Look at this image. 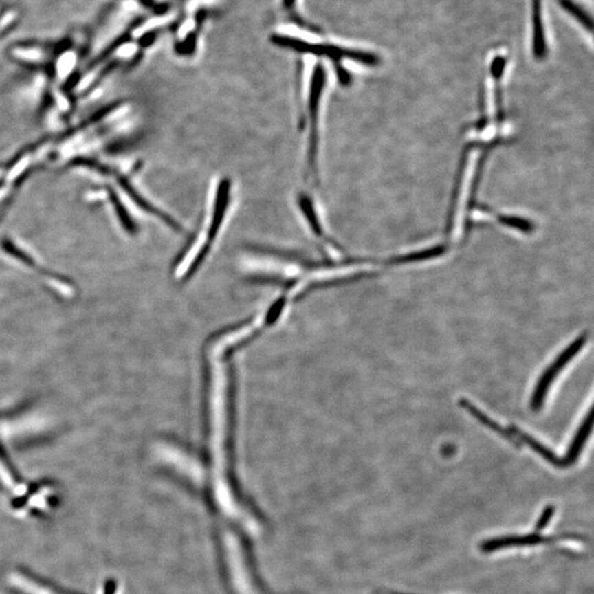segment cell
I'll list each match as a JSON object with an SVG mask.
<instances>
[{"label":"cell","instance_id":"cell-15","mask_svg":"<svg viewBox=\"0 0 594 594\" xmlns=\"http://www.w3.org/2000/svg\"><path fill=\"white\" fill-rule=\"evenodd\" d=\"M296 0H283V6L286 9H292L295 6Z\"/></svg>","mask_w":594,"mask_h":594},{"label":"cell","instance_id":"cell-9","mask_svg":"<svg viewBox=\"0 0 594 594\" xmlns=\"http://www.w3.org/2000/svg\"><path fill=\"white\" fill-rule=\"evenodd\" d=\"M533 6V51L535 58L542 60L547 54V43L542 22V0H531Z\"/></svg>","mask_w":594,"mask_h":594},{"label":"cell","instance_id":"cell-7","mask_svg":"<svg viewBox=\"0 0 594 594\" xmlns=\"http://www.w3.org/2000/svg\"><path fill=\"white\" fill-rule=\"evenodd\" d=\"M592 424H593V408L590 407V410H588L586 417L583 418L580 427L578 428L575 437L571 440L569 449L566 450V456L562 458L566 468L575 465L577 460L579 459L581 451H582L583 447L586 445L588 436L591 434Z\"/></svg>","mask_w":594,"mask_h":594},{"label":"cell","instance_id":"cell-4","mask_svg":"<svg viewBox=\"0 0 594 594\" xmlns=\"http://www.w3.org/2000/svg\"><path fill=\"white\" fill-rule=\"evenodd\" d=\"M7 583L9 588L16 594H74L21 570L9 572Z\"/></svg>","mask_w":594,"mask_h":594},{"label":"cell","instance_id":"cell-13","mask_svg":"<svg viewBox=\"0 0 594 594\" xmlns=\"http://www.w3.org/2000/svg\"><path fill=\"white\" fill-rule=\"evenodd\" d=\"M553 514H555V507H553V505H548L547 507L542 511V515L539 517V520H537L536 531H542L544 528H546V526L548 525V522H549L550 520L553 518Z\"/></svg>","mask_w":594,"mask_h":594},{"label":"cell","instance_id":"cell-1","mask_svg":"<svg viewBox=\"0 0 594 594\" xmlns=\"http://www.w3.org/2000/svg\"><path fill=\"white\" fill-rule=\"evenodd\" d=\"M271 41L275 45H278L280 47L293 50V51L300 53L327 56V58H333L336 62L346 58V60H355V62L370 66L377 65L380 62L379 56L373 54V53L346 49V47H337L333 44L309 43V42L302 41L300 38L283 36V34H273L271 36Z\"/></svg>","mask_w":594,"mask_h":594},{"label":"cell","instance_id":"cell-14","mask_svg":"<svg viewBox=\"0 0 594 594\" xmlns=\"http://www.w3.org/2000/svg\"><path fill=\"white\" fill-rule=\"evenodd\" d=\"M335 65L336 72H337L338 80H340L341 84L342 85H349L350 80H351L349 72L344 69L340 64H338V62H335Z\"/></svg>","mask_w":594,"mask_h":594},{"label":"cell","instance_id":"cell-3","mask_svg":"<svg viewBox=\"0 0 594 594\" xmlns=\"http://www.w3.org/2000/svg\"><path fill=\"white\" fill-rule=\"evenodd\" d=\"M326 84V71L322 64L317 63L314 69L313 76H311V87H309V96H308V113H309V141H308V166L313 170L311 173H316L317 154H318V124H319V108H320V98H322V91Z\"/></svg>","mask_w":594,"mask_h":594},{"label":"cell","instance_id":"cell-8","mask_svg":"<svg viewBox=\"0 0 594 594\" xmlns=\"http://www.w3.org/2000/svg\"><path fill=\"white\" fill-rule=\"evenodd\" d=\"M459 405L463 410H467L469 414H471L473 417L476 418V421L483 424L484 426H487V428L491 429L495 434H500V437H503L504 439L509 441L516 448H520V440L517 439L514 434L509 432V429L504 428L502 425L493 421L492 418L485 415L483 412L478 410V407L474 406L470 401H468L467 399H460Z\"/></svg>","mask_w":594,"mask_h":594},{"label":"cell","instance_id":"cell-10","mask_svg":"<svg viewBox=\"0 0 594 594\" xmlns=\"http://www.w3.org/2000/svg\"><path fill=\"white\" fill-rule=\"evenodd\" d=\"M509 430L512 434H514L517 439L520 440V443H525V445L528 446L531 450L535 451L537 454L542 456L546 461L549 462L550 465H553V467L556 468H559V469L566 468V463H564L562 458H559V456H557L553 450H550V449L547 448L546 446L542 445V443H539L538 440H536L535 438L529 436V434H526L525 432L520 430L518 427L513 426V425H512L511 428H509Z\"/></svg>","mask_w":594,"mask_h":594},{"label":"cell","instance_id":"cell-5","mask_svg":"<svg viewBox=\"0 0 594 594\" xmlns=\"http://www.w3.org/2000/svg\"><path fill=\"white\" fill-rule=\"evenodd\" d=\"M230 179H227V177L220 179L217 187V194H216V197H214L212 219H210L208 232H207V240L203 245L204 247H206L209 250H210L214 239L217 238L218 232H219L220 228L223 226L226 214H227V210H228L229 201H230Z\"/></svg>","mask_w":594,"mask_h":594},{"label":"cell","instance_id":"cell-6","mask_svg":"<svg viewBox=\"0 0 594 594\" xmlns=\"http://www.w3.org/2000/svg\"><path fill=\"white\" fill-rule=\"evenodd\" d=\"M227 550H228L227 553H228L231 575L234 577V583L238 592L240 594H256L252 586L249 584L245 566H243V560H241L239 549L234 539L227 540Z\"/></svg>","mask_w":594,"mask_h":594},{"label":"cell","instance_id":"cell-12","mask_svg":"<svg viewBox=\"0 0 594 594\" xmlns=\"http://www.w3.org/2000/svg\"><path fill=\"white\" fill-rule=\"evenodd\" d=\"M300 207L302 209V212L305 214L306 219H307L308 223L311 226V230L314 231V234H316V236H322V228L320 223H319L318 218H317L316 212H315V209H314L313 203H311L309 197H307L306 195H302L300 197Z\"/></svg>","mask_w":594,"mask_h":594},{"label":"cell","instance_id":"cell-11","mask_svg":"<svg viewBox=\"0 0 594 594\" xmlns=\"http://www.w3.org/2000/svg\"><path fill=\"white\" fill-rule=\"evenodd\" d=\"M561 8L566 10L568 14H571L575 19L580 22L583 27L588 29L590 32L593 30V19L592 16L586 12L584 9L581 8L580 6L577 5L572 0H559Z\"/></svg>","mask_w":594,"mask_h":594},{"label":"cell","instance_id":"cell-2","mask_svg":"<svg viewBox=\"0 0 594 594\" xmlns=\"http://www.w3.org/2000/svg\"><path fill=\"white\" fill-rule=\"evenodd\" d=\"M588 333H581L578 338L572 341L569 346H566L564 351L561 352L558 357L556 358L553 361L542 373V377H539L537 382L536 388L534 390L533 395L531 399V408L534 412H539L544 406V399L547 396L548 390L550 386L553 384L556 377L564 370V366L570 362V361L577 355L583 346L588 341Z\"/></svg>","mask_w":594,"mask_h":594}]
</instances>
